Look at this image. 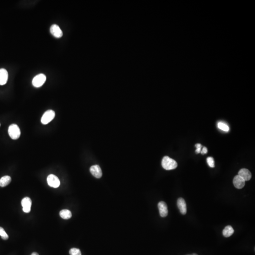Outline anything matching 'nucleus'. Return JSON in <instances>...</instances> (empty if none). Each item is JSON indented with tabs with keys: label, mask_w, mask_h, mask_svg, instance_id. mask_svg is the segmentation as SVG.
<instances>
[{
	"label": "nucleus",
	"mask_w": 255,
	"mask_h": 255,
	"mask_svg": "<svg viewBox=\"0 0 255 255\" xmlns=\"http://www.w3.org/2000/svg\"><path fill=\"white\" fill-rule=\"evenodd\" d=\"M162 165L165 170H171L177 168L178 164L175 160L169 156H165L162 160Z\"/></svg>",
	"instance_id": "1"
},
{
	"label": "nucleus",
	"mask_w": 255,
	"mask_h": 255,
	"mask_svg": "<svg viewBox=\"0 0 255 255\" xmlns=\"http://www.w3.org/2000/svg\"><path fill=\"white\" fill-rule=\"evenodd\" d=\"M8 133L13 139H17L20 136V130L17 125L13 124L9 126Z\"/></svg>",
	"instance_id": "2"
},
{
	"label": "nucleus",
	"mask_w": 255,
	"mask_h": 255,
	"mask_svg": "<svg viewBox=\"0 0 255 255\" xmlns=\"http://www.w3.org/2000/svg\"><path fill=\"white\" fill-rule=\"evenodd\" d=\"M55 115V112L53 111L52 110L47 111L41 118V122L43 124H47L54 119Z\"/></svg>",
	"instance_id": "3"
},
{
	"label": "nucleus",
	"mask_w": 255,
	"mask_h": 255,
	"mask_svg": "<svg viewBox=\"0 0 255 255\" xmlns=\"http://www.w3.org/2000/svg\"><path fill=\"white\" fill-rule=\"evenodd\" d=\"M46 77L44 74H39L34 78L32 84L35 88L41 87L46 82Z\"/></svg>",
	"instance_id": "4"
},
{
	"label": "nucleus",
	"mask_w": 255,
	"mask_h": 255,
	"mask_svg": "<svg viewBox=\"0 0 255 255\" xmlns=\"http://www.w3.org/2000/svg\"><path fill=\"white\" fill-rule=\"evenodd\" d=\"M47 182L49 186L54 188H57L60 185V181L59 178L53 174L48 175L47 178Z\"/></svg>",
	"instance_id": "5"
},
{
	"label": "nucleus",
	"mask_w": 255,
	"mask_h": 255,
	"mask_svg": "<svg viewBox=\"0 0 255 255\" xmlns=\"http://www.w3.org/2000/svg\"><path fill=\"white\" fill-rule=\"evenodd\" d=\"M21 205L23 207V211L26 213H29L30 212L31 207L32 205V201L29 197H25L21 201Z\"/></svg>",
	"instance_id": "6"
},
{
	"label": "nucleus",
	"mask_w": 255,
	"mask_h": 255,
	"mask_svg": "<svg viewBox=\"0 0 255 255\" xmlns=\"http://www.w3.org/2000/svg\"><path fill=\"white\" fill-rule=\"evenodd\" d=\"M158 208L159 209V213L160 216L162 217H165L167 216L168 211L167 206L166 203L164 201H161L158 204Z\"/></svg>",
	"instance_id": "7"
},
{
	"label": "nucleus",
	"mask_w": 255,
	"mask_h": 255,
	"mask_svg": "<svg viewBox=\"0 0 255 255\" xmlns=\"http://www.w3.org/2000/svg\"><path fill=\"white\" fill-rule=\"evenodd\" d=\"M50 32L56 38H60L63 35L62 31L60 27L56 24H53L50 28Z\"/></svg>",
	"instance_id": "8"
},
{
	"label": "nucleus",
	"mask_w": 255,
	"mask_h": 255,
	"mask_svg": "<svg viewBox=\"0 0 255 255\" xmlns=\"http://www.w3.org/2000/svg\"><path fill=\"white\" fill-rule=\"evenodd\" d=\"M91 173L96 178H100L102 176V171L98 165L92 166L90 168Z\"/></svg>",
	"instance_id": "9"
},
{
	"label": "nucleus",
	"mask_w": 255,
	"mask_h": 255,
	"mask_svg": "<svg viewBox=\"0 0 255 255\" xmlns=\"http://www.w3.org/2000/svg\"><path fill=\"white\" fill-rule=\"evenodd\" d=\"M233 183L236 188L241 189L244 187L245 181L239 175L235 176L233 180Z\"/></svg>",
	"instance_id": "10"
},
{
	"label": "nucleus",
	"mask_w": 255,
	"mask_h": 255,
	"mask_svg": "<svg viewBox=\"0 0 255 255\" xmlns=\"http://www.w3.org/2000/svg\"><path fill=\"white\" fill-rule=\"evenodd\" d=\"M177 206L180 210V212L183 215H185L187 213V206L185 201L182 198H180L177 200Z\"/></svg>",
	"instance_id": "11"
},
{
	"label": "nucleus",
	"mask_w": 255,
	"mask_h": 255,
	"mask_svg": "<svg viewBox=\"0 0 255 255\" xmlns=\"http://www.w3.org/2000/svg\"><path fill=\"white\" fill-rule=\"evenodd\" d=\"M238 175L241 177L245 181H248L251 178V173L247 169H241L238 172Z\"/></svg>",
	"instance_id": "12"
},
{
	"label": "nucleus",
	"mask_w": 255,
	"mask_h": 255,
	"mask_svg": "<svg viewBox=\"0 0 255 255\" xmlns=\"http://www.w3.org/2000/svg\"><path fill=\"white\" fill-rule=\"evenodd\" d=\"M8 79V73L4 69H0V85L6 84Z\"/></svg>",
	"instance_id": "13"
},
{
	"label": "nucleus",
	"mask_w": 255,
	"mask_h": 255,
	"mask_svg": "<svg viewBox=\"0 0 255 255\" xmlns=\"http://www.w3.org/2000/svg\"><path fill=\"white\" fill-rule=\"evenodd\" d=\"M234 230L233 228L230 225L227 226L223 231V234L225 237H230L234 233Z\"/></svg>",
	"instance_id": "14"
},
{
	"label": "nucleus",
	"mask_w": 255,
	"mask_h": 255,
	"mask_svg": "<svg viewBox=\"0 0 255 255\" xmlns=\"http://www.w3.org/2000/svg\"><path fill=\"white\" fill-rule=\"evenodd\" d=\"M12 179L9 176H4L0 179V186L4 187L11 183Z\"/></svg>",
	"instance_id": "15"
},
{
	"label": "nucleus",
	"mask_w": 255,
	"mask_h": 255,
	"mask_svg": "<svg viewBox=\"0 0 255 255\" xmlns=\"http://www.w3.org/2000/svg\"><path fill=\"white\" fill-rule=\"evenodd\" d=\"M60 215L62 219H69L72 217V214L69 210L63 209L60 211Z\"/></svg>",
	"instance_id": "16"
},
{
	"label": "nucleus",
	"mask_w": 255,
	"mask_h": 255,
	"mask_svg": "<svg viewBox=\"0 0 255 255\" xmlns=\"http://www.w3.org/2000/svg\"><path fill=\"white\" fill-rule=\"evenodd\" d=\"M218 127L219 129L224 132H228L229 131V127L228 126L222 122H219L218 123Z\"/></svg>",
	"instance_id": "17"
},
{
	"label": "nucleus",
	"mask_w": 255,
	"mask_h": 255,
	"mask_svg": "<svg viewBox=\"0 0 255 255\" xmlns=\"http://www.w3.org/2000/svg\"><path fill=\"white\" fill-rule=\"evenodd\" d=\"M0 236H1L2 239L3 240H7L9 239L8 234L5 232L4 229L2 227H0Z\"/></svg>",
	"instance_id": "18"
},
{
	"label": "nucleus",
	"mask_w": 255,
	"mask_h": 255,
	"mask_svg": "<svg viewBox=\"0 0 255 255\" xmlns=\"http://www.w3.org/2000/svg\"><path fill=\"white\" fill-rule=\"evenodd\" d=\"M70 255H82L81 251L78 248H72L69 251Z\"/></svg>",
	"instance_id": "19"
},
{
	"label": "nucleus",
	"mask_w": 255,
	"mask_h": 255,
	"mask_svg": "<svg viewBox=\"0 0 255 255\" xmlns=\"http://www.w3.org/2000/svg\"><path fill=\"white\" fill-rule=\"evenodd\" d=\"M207 163L210 167L214 168V161L213 158L212 157H209L207 158Z\"/></svg>",
	"instance_id": "20"
},
{
	"label": "nucleus",
	"mask_w": 255,
	"mask_h": 255,
	"mask_svg": "<svg viewBox=\"0 0 255 255\" xmlns=\"http://www.w3.org/2000/svg\"><path fill=\"white\" fill-rule=\"evenodd\" d=\"M195 147H196L197 148L196 150V152L198 154L201 152V147H202V145H201L200 144H197L195 145Z\"/></svg>",
	"instance_id": "21"
},
{
	"label": "nucleus",
	"mask_w": 255,
	"mask_h": 255,
	"mask_svg": "<svg viewBox=\"0 0 255 255\" xmlns=\"http://www.w3.org/2000/svg\"><path fill=\"white\" fill-rule=\"evenodd\" d=\"M201 153L202 154H205L208 153V149L206 147H204L202 151H201Z\"/></svg>",
	"instance_id": "22"
},
{
	"label": "nucleus",
	"mask_w": 255,
	"mask_h": 255,
	"mask_svg": "<svg viewBox=\"0 0 255 255\" xmlns=\"http://www.w3.org/2000/svg\"><path fill=\"white\" fill-rule=\"evenodd\" d=\"M31 255H39V254H38V253H36V252H33V253H32V254Z\"/></svg>",
	"instance_id": "23"
},
{
	"label": "nucleus",
	"mask_w": 255,
	"mask_h": 255,
	"mask_svg": "<svg viewBox=\"0 0 255 255\" xmlns=\"http://www.w3.org/2000/svg\"><path fill=\"white\" fill-rule=\"evenodd\" d=\"M197 255V254H195V253H194V254H190V255Z\"/></svg>",
	"instance_id": "24"
},
{
	"label": "nucleus",
	"mask_w": 255,
	"mask_h": 255,
	"mask_svg": "<svg viewBox=\"0 0 255 255\" xmlns=\"http://www.w3.org/2000/svg\"><path fill=\"white\" fill-rule=\"evenodd\" d=\"M0 126H1V124H0Z\"/></svg>",
	"instance_id": "25"
}]
</instances>
